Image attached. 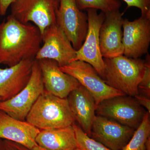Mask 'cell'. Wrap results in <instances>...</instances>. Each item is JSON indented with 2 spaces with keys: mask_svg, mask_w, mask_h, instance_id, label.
Masks as SVG:
<instances>
[{
  "mask_svg": "<svg viewBox=\"0 0 150 150\" xmlns=\"http://www.w3.org/2000/svg\"><path fill=\"white\" fill-rule=\"evenodd\" d=\"M42 43L35 25L8 16L0 23V64L11 67L25 59H35Z\"/></svg>",
  "mask_w": 150,
  "mask_h": 150,
  "instance_id": "6da1fadb",
  "label": "cell"
},
{
  "mask_svg": "<svg viewBox=\"0 0 150 150\" xmlns=\"http://www.w3.org/2000/svg\"><path fill=\"white\" fill-rule=\"evenodd\" d=\"M105 83L112 88L131 97L139 94L138 86L145 71L144 60L123 55L103 58Z\"/></svg>",
  "mask_w": 150,
  "mask_h": 150,
  "instance_id": "7a4b0ae2",
  "label": "cell"
},
{
  "mask_svg": "<svg viewBox=\"0 0 150 150\" xmlns=\"http://www.w3.org/2000/svg\"><path fill=\"white\" fill-rule=\"evenodd\" d=\"M25 121L39 130L64 128L75 121L67 98L44 91L33 104Z\"/></svg>",
  "mask_w": 150,
  "mask_h": 150,
  "instance_id": "3957f363",
  "label": "cell"
},
{
  "mask_svg": "<svg viewBox=\"0 0 150 150\" xmlns=\"http://www.w3.org/2000/svg\"><path fill=\"white\" fill-rule=\"evenodd\" d=\"M60 0H15L11 4V14L24 23H31L41 35L45 29L56 23Z\"/></svg>",
  "mask_w": 150,
  "mask_h": 150,
  "instance_id": "277c9868",
  "label": "cell"
},
{
  "mask_svg": "<svg viewBox=\"0 0 150 150\" xmlns=\"http://www.w3.org/2000/svg\"><path fill=\"white\" fill-rule=\"evenodd\" d=\"M44 91L42 74L35 60L27 85L12 98L0 101V110L17 120L25 121L33 104Z\"/></svg>",
  "mask_w": 150,
  "mask_h": 150,
  "instance_id": "5b68a950",
  "label": "cell"
},
{
  "mask_svg": "<svg viewBox=\"0 0 150 150\" xmlns=\"http://www.w3.org/2000/svg\"><path fill=\"white\" fill-rule=\"evenodd\" d=\"M147 111L133 97L119 96L105 100L96 105V112L136 130Z\"/></svg>",
  "mask_w": 150,
  "mask_h": 150,
  "instance_id": "8992f818",
  "label": "cell"
},
{
  "mask_svg": "<svg viewBox=\"0 0 150 150\" xmlns=\"http://www.w3.org/2000/svg\"><path fill=\"white\" fill-rule=\"evenodd\" d=\"M86 11L88 23L87 32L81 47L76 51L73 62L80 61L89 64L104 81V63L100 48L99 31L104 20L105 13L101 11L98 13L95 9Z\"/></svg>",
  "mask_w": 150,
  "mask_h": 150,
  "instance_id": "52a82bcc",
  "label": "cell"
},
{
  "mask_svg": "<svg viewBox=\"0 0 150 150\" xmlns=\"http://www.w3.org/2000/svg\"><path fill=\"white\" fill-rule=\"evenodd\" d=\"M59 67L62 71L74 78L88 91L96 105L110 98L125 95L105 83L94 68L86 62L74 61Z\"/></svg>",
  "mask_w": 150,
  "mask_h": 150,
  "instance_id": "ba28073f",
  "label": "cell"
},
{
  "mask_svg": "<svg viewBox=\"0 0 150 150\" xmlns=\"http://www.w3.org/2000/svg\"><path fill=\"white\" fill-rule=\"evenodd\" d=\"M42 39L43 44L35 56V60H54L59 67L66 66L73 62L76 51L57 23L45 29L42 34Z\"/></svg>",
  "mask_w": 150,
  "mask_h": 150,
  "instance_id": "9c48e42d",
  "label": "cell"
},
{
  "mask_svg": "<svg viewBox=\"0 0 150 150\" xmlns=\"http://www.w3.org/2000/svg\"><path fill=\"white\" fill-rule=\"evenodd\" d=\"M56 23L77 51L83 43L88 28L87 16L79 8L76 0H60Z\"/></svg>",
  "mask_w": 150,
  "mask_h": 150,
  "instance_id": "30bf717a",
  "label": "cell"
},
{
  "mask_svg": "<svg viewBox=\"0 0 150 150\" xmlns=\"http://www.w3.org/2000/svg\"><path fill=\"white\" fill-rule=\"evenodd\" d=\"M122 27L123 55L139 59L147 54L150 43V17L141 15L132 21L124 19Z\"/></svg>",
  "mask_w": 150,
  "mask_h": 150,
  "instance_id": "8fae6325",
  "label": "cell"
},
{
  "mask_svg": "<svg viewBox=\"0 0 150 150\" xmlns=\"http://www.w3.org/2000/svg\"><path fill=\"white\" fill-rule=\"evenodd\" d=\"M135 130L110 118L98 115L93 124L90 137L111 150H122Z\"/></svg>",
  "mask_w": 150,
  "mask_h": 150,
  "instance_id": "7c38bea8",
  "label": "cell"
},
{
  "mask_svg": "<svg viewBox=\"0 0 150 150\" xmlns=\"http://www.w3.org/2000/svg\"><path fill=\"white\" fill-rule=\"evenodd\" d=\"M123 16L119 10L105 13L104 20L99 31L100 48L103 58L123 55Z\"/></svg>",
  "mask_w": 150,
  "mask_h": 150,
  "instance_id": "4fadbf2b",
  "label": "cell"
},
{
  "mask_svg": "<svg viewBox=\"0 0 150 150\" xmlns=\"http://www.w3.org/2000/svg\"><path fill=\"white\" fill-rule=\"evenodd\" d=\"M37 61L44 89L47 92L61 98H67L70 93L80 85L74 78L62 71L56 61L48 59Z\"/></svg>",
  "mask_w": 150,
  "mask_h": 150,
  "instance_id": "5bb4252c",
  "label": "cell"
},
{
  "mask_svg": "<svg viewBox=\"0 0 150 150\" xmlns=\"http://www.w3.org/2000/svg\"><path fill=\"white\" fill-rule=\"evenodd\" d=\"M35 60L25 59L5 69L0 67L1 101L12 98L24 88L31 76Z\"/></svg>",
  "mask_w": 150,
  "mask_h": 150,
  "instance_id": "9a60e30c",
  "label": "cell"
},
{
  "mask_svg": "<svg viewBox=\"0 0 150 150\" xmlns=\"http://www.w3.org/2000/svg\"><path fill=\"white\" fill-rule=\"evenodd\" d=\"M67 99L75 121L90 137L92 127L96 116L97 105L93 97L84 87L80 85L70 93Z\"/></svg>",
  "mask_w": 150,
  "mask_h": 150,
  "instance_id": "2e32d148",
  "label": "cell"
},
{
  "mask_svg": "<svg viewBox=\"0 0 150 150\" xmlns=\"http://www.w3.org/2000/svg\"><path fill=\"white\" fill-rule=\"evenodd\" d=\"M40 130L26 121L17 120L0 110V139L20 144L32 150Z\"/></svg>",
  "mask_w": 150,
  "mask_h": 150,
  "instance_id": "e0dca14e",
  "label": "cell"
},
{
  "mask_svg": "<svg viewBox=\"0 0 150 150\" xmlns=\"http://www.w3.org/2000/svg\"><path fill=\"white\" fill-rule=\"evenodd\" d=\"M35 142L38 146L46 150H76L79 149L72 125L40 130Z\"/></svg>",
  "mask_w": 150,
  "mask_h": 150,
  "instance_id": "ac0fdd59",
  "label": "cell"
},
{
  "mask_svg": "<svg viewBox=\"0 0 150 150\" xmlns=\"http://www.w3.org/2000/svg\"><path fill=\"white\" fill-rule=\"evenodd\" d=\"M150 135V113L147 111L142 123L122 150H146L145 144Z\"/></svg>",
  "mask_w": 150,
  "mask_h": 150,
  "instance_id": "d6986e66",
  "label": "cell"
},
{
  "mask_svg": "<svg viewBox=\"0 0 150 150\" xmlns=\"http://www.w3.org/2000/svg\"><path fill=\"white\" fill-rule=\"evenodd\" d=\"M76 1L81 10L95 9L104 13L119 10L121 6L118 0H76Z\"/></svg>",
  "mask_w": 150,
  "mask_h": 150,
  "instance_id": "ffe728a7",
  "label": "cell"
},
{
  "mask_svg": "<svg viewBox=\"0 0 150 150\" xmlns=\"http://www.w3.org/2000/svg\"><path fill=\"white\" fill-rule=\"evenodd\" d=\"M72 126L74 129L78 148L81 150H111L100 142L94 140L85 133L75 123Z\"/></svg>",
  "mask_w": 150,
  "mask_h": 150,
  "instance_id": "44dd1931",
  "label": "cell"
},
{
  "mask_svg": "<svg viewBox=\"0 0 150 150\" xmlns=\"http://www.w3.org/2000/svg\"><path fill=\"white\" fill-rule=\"evenodd\" d=\"M145 64L146 71L142 80L138 86L139 94L150 98V56L146 54Z\"/></svg>",
  "mask_w": 150,
  "mask_h": 150,
  "instance_id": "7402d4cb",
  "label": "cell"
},
{
  "mask_svg": "<svg viewBox=\"0 0 150 150\" xmlns=\"http://www.w3.org/2000/svg\"><path fill=\"white\" fill-rule=\"evenodd\" d=\"M126 3L127 8L134 7L139 9L141 15L150 17V0H122Z\"/></svg>",
  "mask_w": 150,
  "mask_h": 150,
  "instance_id": "603a6c76",
  "label": "cell"
},
{
  "mask_svg": "<svg viewBox=\"0 0 150 150\" xmlns=\"http://www.w3.org/2000/svg\"><path fill=\"white\" fill-rule=\"evenodd\" d=\"M134 98L141 106L146 108L148 110V112L150 113V98L139 94L134 96Z\"/></svg>",
  "mask_w": 150,
  "mask_h": 150,
  "instance_id": "cb8c5ba5",
  "label": "cell"
},
{
  "mask_svg": "<svg viewBox=\"0 0 150 150\" xmlns=\"http://www.w3.org/2000/svg\"><path fill=\"white\" fill-rule=\"evenodd\" d=\"M4 140L6 150H30L20 144L8 140Z\"/></svg>",
  "mask_w": 150,
  "mask_h": 150,
  "instance_id": "d4e9b609",
  "label": "cell"
},
{
  "mask_svg": "<svg viewBox=\"0 0 150 150\" xmlns=\"http://www.w3.org/2000/svg\"><path fill=\"white\" fill-rule=\"evenodd\" d=\"M15 0H0V15H5L7 11Z\"/></svg>",
  "mask_w": 150,
  "mask_h": 150,
  "instance_id": "484cf974",
  "label": "cell"
},
{
  "mask_svg": "<svg viewBox=\"0 0 150 150\" xmlns=\"http://www.w3.org/2000/svg\"><path fill=\"white\" fill-rule=\"evenodd\" d=\"M0 150H6L4 140L0 139Z\"/></svg>",
  "mask_w": 150,
  "mask_h": 150,
  "instance_id": "4316f807",
  "label": "cell"
},
{
  "mask_svg": "<svg viewBox=\"0 0 150 150\" xmlns=\"http://www.w3.org/2000/svg\"><path fill=\"white\" fill-rule=\"evenodd\" d=\"M32 150H46L44 149H42V148H40V147L38 146H37L33 148Z\"/></svg>",
  "mask_w": 150,
  "mask_h": 150,
  "instance_id": "83f0119b",
  "label": "cell"
},
{
  "mask_svg": "<svg viewBox=\"0 0 150 150\" xmlns=\"http://www.w3.org/2000/svg\"><path fill=\"white\" fill-rule=\"evenodd\" d=\"M76 150H81L80 149H77Z\"/></svg>",
  "mask_w": 150,
  "mask_h": 150,
  "instance_id": "f1b7e54d",
  "label": "cell"
},
{
  "mask_svg": "<svg viewBox=\"0 0 150 150\" xmlns=\"http://www.w3.org/2000/svg\"><path fill=\"white\" fill-rule=\"evenodd\" d=\"M0 101H1V100H0Z\"/></svg>",
  "mask_w": 150,
  "mask_h": 150,
  "instance_id": "f546056e",
  "label": "cell"
}]
</instances>
